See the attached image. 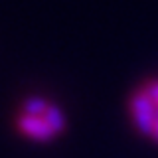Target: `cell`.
<instances>
[{
	"mask_svg": "<svg viewBox=\"0 0 158 158\" xmlns=\"http://www.w3.org/2000/svg\"><path fill=\"white\" fill-rule=\"evenodd\" d=\"M131 117L142 135L158 142V79L146 81L131 97Z\"/></svg>",
	"mask_w": 158,
	"mask_h": 158,
	"instance_id": "1",
	"label": "cell"
},
{
	"mask_svg": "<svg viewBox=\"0 0 158 158\" xmlns=\"http://www.w3.org/2000/svg\"><path fill=\"white\" fill-rule=\"evenodd\" d=\"M52 105V103H49ZM49 109V107H48ZM26 113V111H18L16 117V128L22 136L30 138V140H36V142H48L52 140L53 136H57V132L52 128L49 125L46 113Z\"/></svg>",
	"mask_w": 158,
	"mask_h": 158,
	"instance_id": "2",
	"label": "cell"
}]
</instances>
